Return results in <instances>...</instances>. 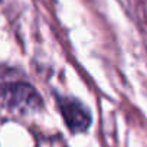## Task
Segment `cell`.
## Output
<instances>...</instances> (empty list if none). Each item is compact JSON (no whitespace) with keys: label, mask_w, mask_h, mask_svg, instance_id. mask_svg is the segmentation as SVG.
Listing matches in <instances>:
<instances>
[{"label":"cell","mask_w":147,"mask_h":147,"mask_svg":"<svg viewBox=\"0 0 147 147\" xmlns=\"http://www.w3.org/2000/svg\"><path fill=\"white\" fill-rule=\"evenodd\" d=\"M53 95L56 100L58 110L71 133L74 134L84 133L90 128L92 123V117L88 107L82 101H80L78 98L72 95H61L56 92Z\"/></svg>","instance_id":"cell-1"},{"label":"cell","mask_w":147,"mask_h":147,"mask_svg":"<svg viewBox=\"0 0 147 147\" xmlns=\"http://www.w3.org/2000/svg\"><path fill=\"white\" fill-rule=\"evenodd\" d=\"M5 98L12 110H18L20 113L33 111L42 105V98L39 92L32 85L25 82L10 84L5 90Z\"/></svg>","instance_id":"cell-2"}]
</instances>
